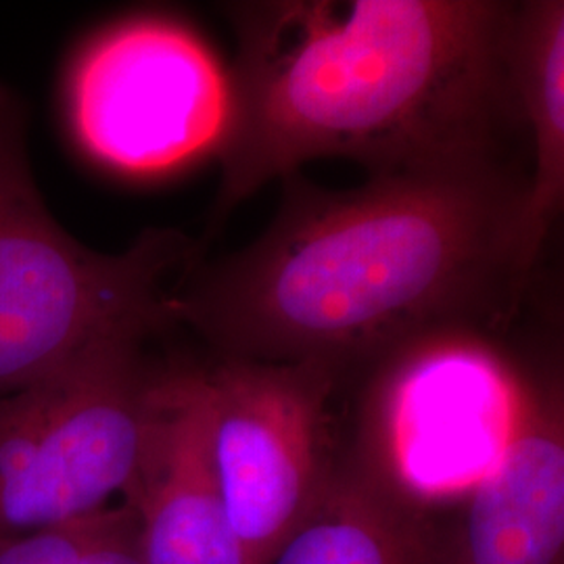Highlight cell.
Listing matches in <instances>:
<instances>
[{
    "instance_id": "12",
    "label": "cell",
    "mask_w": 564,
    "mask_h": 564,
    "mask_svg": "<svg viewBox=\"0 0 564 564\" xmlns=\"http://www.w3.org/2000/svg\"><path fill=\"white\" fill-rule=\"evenodd\" d=\"M0 564H144L137 514L123 502L74 523L0 535Z\"/></svg>"
},
{
    "instance_id": "4",
    "label": "cell",
    "mask_w": 564,
    "mask_h": 564,
    "mask_svg": "<svg viewBox=\"0 0 564 564\" xmlns=\"http://www.w3.org/2000/svg\"><path fill=\"white\" fill-rule=\"evenodd\" d=\"M151 335L93 345L0 395V535L99 514L137 479L163 368Z\"/></svg>"
},
{
    "instance_id": "11",
    "label": "cell",
    "mask_w": 564,
    "mask_h": 564,
    "mask_svg": "<svg viewBox=\"0 0 564 564\" xmlns=\"http://www.w3.org/2000/svg\"><path fill=\"white\" fill-rule=\"evenodd\" d=\"M514 86L533 170L527 182L524 230L540 260L564 199V2H519Z\"/></svg>"
},
{
    "instance_id": "6",
    "label": "cell",
    "mask_w": 564,
    "mask_h": 564,
    "mask_svg": "<svg viewBox=\"0 0 564 564\" xmlns=\"http://www.w3.org/2000/svg\"><path fill=\"white\" fill-rule=\"evenodd\" d=\"M230 78L186 25L120 21L74 61L67 118L82 151L109 172L160 178L218 153Z\"/></svg>"
},
{
    "instance_id": "1",
    "label": "cell",
    "mask_w": 564,
    "mask_h": 564,
    "mask_svg": "<svg viewBox=\"0 0 564 564\" xmlns=\"http://www.w3.org/2000/svg\"><path fill=\"white\" fill-rule=\"evenodd\" d=\"M282 181L265 232L186 272L170 297L174 324L226 358L339 377L429 333H491L540 263L524 230L529 176L506 162L379 174L351 191Z\"/></svg>"
},
{
    "instance_id": "3",
    "label": "cell",
    "mask_w": 564,
    "mask_h": 564,
    "mask_svg": "<svg viewBox=\"0 0 564 564\" xmlns=\"http://www.w3.org/2000/svg\"><path fill=\"white\" fill-rule=\"evenodd\" d=\"M193 258L178 230H144L118 256L67 235L32 176L25 107L0 84V395L93 345L176 326L170 276Z\"/></svg>"
},
{
    "instance_id": "2",
    "label": "cell",
    "mask_w": 564,
    "mask_h": 564,
    "mask_svg": "<svg viewBox=\"0 0 564 564\" xmlns=\"http://www.w3.org/2000/svg\"><path fill=\"white\" fill-rule=\"evenodd\" d=\"M224 13L237 61L216 218L323 158L372 176L505 162L506 137L524 126L519 2L263 0Z\"/></svg>"
},
{
    "instance_id": "10",
    "label": "cell",
    "mask_w": 564,
    "mask_h": 564,
    "mask_svg": "<svg viewBox=\"0 0 564 564\" xmlns=\"http://www.w3.org/2000/svg\"><path fill=\"white\" fill-rule=\"evenodd\" d=\"M270 564H447V533L347 454Z\"/></svg>"
},
{
    "instance_id": "7",
    "label": "cell",
    "mask_w": 564,
    "mask_h": 564,
    "mask_svg": "<svg viewBox=\"0 0 564 564\" xmlns=\"http://www.w3.org/2000/svg\"><path fill=\"white\" fill-rule=\"evenodd\" d=\"M224 510L251 564H270L323 496L337 463L321 364L226 358L202 370Z\"/></svg>"
},
{
    "instance_id": "5",
    "label": "cell",
    "mask_w": 564,
    "mask_h": 564,
    "mask_svg": "<svg viewBox=\"0 0 564 564\" xmlns=\"http://www.w3.org/2000/svg\"><path fill=\"white\" fill-rule=\"evenodd\" d=\"M491 333L447 328L403 343L377 366L354 456L414 505L466 498L512 433L521 372Z\"/></svg>"
},
{
    "instance_id": "9",
    "label": "cell",
    "mask_w": 564,
    "mask_h": 564,
    "mask_svg": "<svg viewBox=\"0 0 564 564\" xmlns=\"http://www.w3.org/2000/svg\"><path fill=\"white\" fill-rule=\"evenodd\" d=\"M144 564H251L214 477L202 370L163 368L137 479Z\"/></svg>"
},
{
    "instance_id": "8",
    "label": "cell",
    "mask_w": 564,
    "mask_h": 564,
    "mask_svg": "<svg viewBox=\"0 0 564 564\" xmlns=\"http://www.w3.org/2000/svg\"><path fill=\"white\" fill-rule=\"evenodd\" d=\"M447 564H564V403L554 375H523L505 452L463 500Z\"/></svg>"
}]
</instances>
